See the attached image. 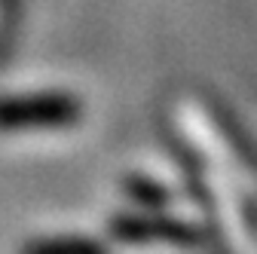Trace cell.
I'll list each match as a JSON object with an SVG mask.
<instances>
[{
  "instance_id": "obj_1",
  "label": "cell",
  "mask_w": 257,
  "mask_h": 254,
  "mask_svg": "<svg viewBox=\"0 0 257 254\" xmlns=\"http://www.w3.org/2000/svg\"><path fill=\"white\" fill-rule=\"evenodd\" d=\"M83 116V101L68 92H28L0 98V132L61 129Z\"/></svg>"
},
{
  "instance_id": "obj_2",
  "label": "cell",
  "mask_w": 257,
  "mask_h": 254,
  "mask_svg": "<svg viewBox=\"0 0 257 254\" xmlns=\"http://www.w3.org/2000/svg\"><path fill=\"white\" fill-rule=\"evenodd\" d=\"M28 254H104V248L89 239H46L34 242Z\"/></svg>"
},
{
  "instance_id": "obj_3",
  "label": "cell",
  "mask_w": 257,
  "mask_h": 254,
  "mask_svg": "<svg viewBox=\"0 0 257 254\" xmlns=\"http://www.w3.org/2000/svg\"><path fill=\"white\" fill-rule=\"evenodd\" d=\"M122 236H147V233H159V236H190L184 230V224H175V220H150V217H135V220H122L119 227Z\"/></svg>"
}]
</instances>
